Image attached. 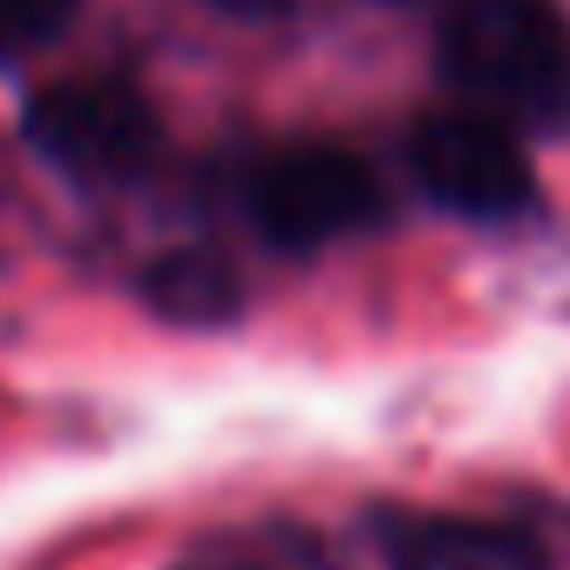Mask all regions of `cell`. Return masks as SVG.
<instances>
[{
  "instance_id": "obj_3",
  "label": "cell",
  "mask_w": 570,
  "mask_h": 570,
  "mask_svg": "<svg viewBox=\"0 0 570 570\" xmlns=\"http://www.w3.org/2000/svg\"><path fill=\"white\" fill-rule=\"evenodd\" d=\"M242 202H248L255 235L275 242V248H289V255H309L323 242H343V235L383 222V208H390L376 168L363 155L323 148V141L275 148L268 161H255Z\"/></svg>"
},
{
  "instance_id": "obj_1",
  "label": "cell",
  "mask_w": 570,
  "mask_h": 570,
  "mask_svg": "<svg viewBox=\"0 0 570 570\" xmlns=\"http://www.w3.org/2000/svg\"><path fill=\"white\" fill-rule=\"evenodd\" d=\"M443 75L483 115L570 108V21L557 0H430Z\"/></svg>"
},
{
  "instance_id": "obj_4",
  "label": "cell",
  "mask_w": 570,
  "mask_h": 570,
  "mask_svg": "<svg viewBox=\"0 0 570 570\" xmlns=\"http://www.w3.org/2000/svg\"><path fill=\"white\" fill-rule=\"evenodd\" d=\"M410 175L430 202H443L470 222H503L537 202V168H530L523 141L510 135L503 115H483V108L423 115L410 135Z\"/></svg>"
},
{
  "instance_id": "obj_6",
  "label": "cell",
  "mask_w": 570,
  "mask_h": 570,
  "mask_svg": "<svg viewBox=\"0 0 570 570\" xmlns=\"http://www.w3.org/2000/svg\"><path fill=\"white\" fill-rule=\"evenodd\" d=\"M148 303L175 323H222L235 316L242 296H235V268L215 248H181L148 268Z\"/></svg>"
},
{
  "instance_id": "obj_2",
  "label": "cell",
  "mask_w": 570,
  "mask_h": 570,
  "mask_svg": "<svg viewBox=\"0 0 570 570\" xmlns=\"http://www.w3.org/2000/svg\"><path fill=\"white\" fill-rule=\"evenodd\" d=\"M21 128H28V148L81 188H121L161 161L155 101L115 75H75V81L41 88Z\"/></svg>"
},
{
  "instance_id": "obj_9",
  "label": "cell",
  "mask_w": 570,
  "mask_h": 570,
  "mask_svg": "<svg viewBox=\"0 0 570 570\" xmlns=\"http://www.w3.org/2000/svg\"><path fill=\"white\" fill-rule=\"evenodd\" d=\"M215 8L235 21H275V14H289V0H215Z\"/></svg>"
},
{
  "instance_id": "obj_7",
  "label": "cell",
  "mask_w": 570,
  "mask_h": 570,
  "mask_svg": "<svg viewBox=\"0 0 570 570\" xmlns=\"http://www.w3.org/2000/svg\"><path fill=\"white\" fill-rule=\"evenodd\" d=\"M81 0H0V68H14L68 35Z\"/></svg>"
},
{
  "instance_id": "obj_5",
  "label": "cell",
  "mask_w": 570,
  "mask_h": 570,
  "mask_svg": "<svg viewBox=\"0 0 570 570\" xmlns=\"http://www.w3.org/2000/svg\"><path fill=\"white\" fill-rule=\"evenodd\" d=\"M390 570H550L543 543L497 517H443V510H403L376 523Z\"/></svg>"
},
{
  "instance_id": "obj_8",
  "label": "cell",
  "mask_w": 570,
  "mask_h": 570,
  "mask_svg": "<svg viewBox=\"0 0 570 570\" xmlns=\"http://www.w3.org/2000/svg\"><path fill=\"white\" fill-rule=\"evenodd\" d=\"M208 570H323V557L296 537V530H268V537H255V543H235L222 563H208Z\"/></svg>"
}]
</instances>
